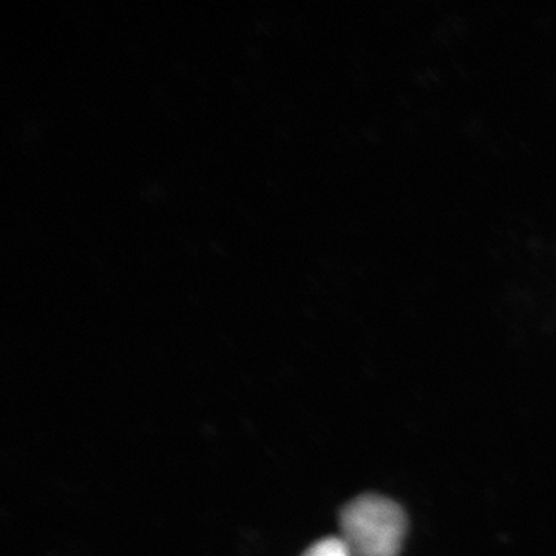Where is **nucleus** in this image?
<instances>
[{"instance_id": "obj_1", "label": "nucleus", "mask_w": 556, "mask_h": 556, "mask_svg": "<svg viewBox=\"0 0 556 556\" xmlns=\"http://www.w3.org/2000/svg\"><path fill=\"white\" fill-rule=\"evenodd\" d=\"M340 530L354 556H397L407 533V517L394 501L364 495L343 507Z\"/></svg>"}, {"instance_id": "obj_2", "label": "nucleus", "mask_w": 556, "mask_h": 556, "mask_svg": "<svg viewBox=\"0 0 556 556\" xmlns=\"http://www.w3.org/2000/svg\"><path fill=\"white\" fill-rule=\"evenodd\" d=\"M303 556H354L342 536H329L313 544Z\"/></svg>"}]
</instances>
